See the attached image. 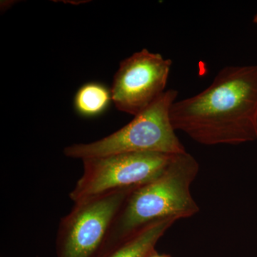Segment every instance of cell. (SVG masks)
I'll list each match as a JSON object with an SVG mask.
<instances>
[{"label":"cell","mask_w":257,"mask_h":257,"mask_svg":"<svg viewBox=\"0 0 257 257\" xmlns=\"http://www.w3.org/2000/svg\"><path fill=\"white\" fill-rule=\"evenodd\" d=\"M176 131L207 146L257 140V65L226 66L210 85L176 101L170 112Z\"/></svg>","instance_id":"6da1fadb"},{"label":"cell","mask_w":257,"mask_h":257,"mask_svg":"<svg viewBox=\"0 0 257 257\" xmlns=\"http://www.w3.org/2000/svg\"><path fill=\"white\" fill-rule=\"evenodd\" d=\"M199 171V163L188 152L173 155L162 175L128 196L116 216L101 255L152 222L167 218L179 220L197 214L199 207L190 187Z\"/></svg>","instance_id":"7a4b0ae2"},{"label":"cell","mask_w":257,"mask_h":257,"mask_svg":"<svg viewBox=\"0 0 257 257\" xmlns=\"http://www.w3.org/2000/svg\"><path fill=\"white\" fill-rule=\"evenodd\" d=\"M177 96L176 89H167L122 128L92 143L66 147L64 155L82 161L124 153H184L187 151L176 135L170 117Z\"/></svg>","instance_id":"3957f363"},{"label":"cell","mask_w":257,"mask_h":257,"mask_svg":"<svg viewBox=\"0 0 257 257\" xmlns=\"http://www.w3.org/2000/svg\"><path fill=\"white\" fill-rule=\"evenodd\" d=\"M136 188L120 189L75 203L59 224L57 257L100 256L116 216Z\"/></svg>","instance_id":"277c9868"},{"label":"cell","mask_w":257,"mask_h":257,"mask_svg":"<svg viewBox=\"0 0 257 257\" xmlns=\"http://www.w3.org/2000/svg\"><path fill=\"white\" fill-rule=\"evenodd\" d=\"M173 155L124 153L82 160V175L69 193V198L75 204L120 189L143 186L162 175Z\"/></svg>","instance_id":"5b68a950"},{"label":"cell","mask_w":257,"mask_h":257,"mask_svg":"<svg viewBox=\"0 0 257 257\" xmlns=\"http://www.w3.org/2000/svg\"><path fill=\"white\" fill-rule=\"evenodd\" d=\"M172 61L147 49L121 61L113 79L111 99L121 112L136 116L166 92Z\"/></svg>","instance_id":"8992f818"},{"label":"cell","mask_w":257,"mask_h":257,"mask_svg":"<svg viewBox=\"0 0 257 257\" xmlns=\"http://www.w3.org/2000/svg\"><path fill=\"white\" fill-rule=\"evenodd\" d=\"M178 219L167 218L152 222L131 237L108 250L100 257H150L167 230Z\"/></svg>","instance_id":"52a82bcc"},{"label":"cell","mask_w":257,"mask_h":257,"mask_svg":"<svg viewBox=\"0 0 257 257\" xmlns=\"http://www.w3.org/2000/svg\"><path fill=\"white\" fill-rule=\"evenodd\" d=\"M111 90L99 82H89L79 88L74 105L81 116L93 117L102 114L110 104Z\"/></svg>","instance_id":"ba28073f"},{"label":"cell","mask_w":257,"mask_h":257,"mask_svg":"<svg viewBox=\"0 0 257 257\" xmlns=\"http://www.w3.org/2000/svg\"><path fill=\"white\" fill-rule=\"evenodd\" d=\"M253 23L256 24V25H257V13L254 15V17H253Z\"/></svg>","instance_id":"9c48e42d"},{"label":"cell","mask_w":257,"mask_h":257,"mask_svg":"<svg viewBox=\"0 0 257 257\" xmlns=\"http://www.w3.org/2000/svg\"><path fill=\"white\" fill-rule=\"evenodd\" d=\"M256 124H257V121H256Z\"/></svg>","instance_id":"30bf717a"},{"label":"cell","mask_w":257,"mask_h":257,"mask_svg":"<svg viewBox=\"0 0 257 257\" xmlns=\"http://www.w3.org/2000/svg\"><path fill=\"white\" fill-rule=\"evenodd\" d=\"M171 257V256H170Z\"/></svg>","instance_id":"8fae6325"}]
</instances>
